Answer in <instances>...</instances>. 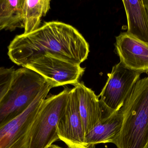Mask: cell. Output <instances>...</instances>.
Listing matches in <instances>:
<instances>
[{
  "label": "cell",
  "instance_id": "cell-1",
  "mask_svg": "<svg viewBox=\"0 0 148 148\" xmlns=\"http://www.w3.org/2000/svg\"><path fill=\"white\" fill-rule=\"evenodd\" d=\"M89 46L75 28L58 21L46 22L28 34L16 36L8 47V55L15 64L24 67L44 54L80 65L88 58Z\"/></svg>",
  "mask_w": 148,
  "mask_h": 148
},
{
  "label": "cell",
  "instance_id": "cell-2",
  "mask_svg": "<svg viewBox=\"0 0 148 148\" xmlns=\"http://www.w3.org/2000/svg\"><path fill=\"white\" fill-rule=\"evenodd\" d=\"M120 110L121 129L112 143L116 148H148V76L137 82Z\"/></svg>",
  "mask_w": 148,
  "mask_h": 148
},
{
  "label": "cell",
  "instance_id": "cell-3",
  "mask_svg": "<svg viewBox=\"0 0 148 148\" xmlns=\"http://www.w3.org/2000/svg\"><path fill=\"white\" fill-rule=\"evenodd\" d=\"M49 83L32 70H15L11 86L0 105V127L22 114Z\"/></svg>",
  "mask_w": 148,
  "mask_h": 148
},
{
  "label": "cell",
  "instance_id": "cell-4",
  "mask_svg": "<svg viewBox=\"0 0 148 148\" xmlns=\"http://www.w3.org/2000/svg\"><path fill=\"white\" fill-rule=\"evenodd\" d=\"M71 89L45 99L33 123L29 148H48L59 140L57 127L65 109Z\"/></svg>",
  "mask_w": 148,
  "mask_h": 148
},
{
  "label": "cell",
  "instance_id": "cell-5",
  "mask_svg": "<svg viewBox=\"0 0 148 148\" xmlns=\"http://www.w3.org/2000/svg\"><path fill=\"white\" fill-rule=\"evenodd\" d=\"M141 74L127 68L121 62L113 67L108 74L106 84L98 97L103 111V118L108 117L122 107L140 79Z\"/></svg>",
  "mask_w": 148,
  "mask_h": 148
},
{
  "label": "cell",
  "instance_id": "cell-6",
  "mask_svg": "<svg viewBox=\"0 0 148 148\" xmlns=\"http://www.w3.org/2000/svg\"><path fill=\"white\" fill-rule=\"evenodd\" d=\"M53 88L48 83L22 114L0 127V148H29L33 123L42 103Z\"/></svg>",
  "mask_w": 148,
  "mask_h": 148
},
{
  "label": "cell",
  "instance_id": "cell-7",
  "mask_svg": "<svg viewBox=\"0 0 148 148\" xmlns=\"http://www.w3.org/2000/svg\"><path fill=\"white\" fill-rule=\"evenodd\" d=\"M24 67L32 70L44 77L54 87L67 84L75 85L84 72L80 65L44 54L29 62Z\"/></svg>",
  "mask_w": 148,
  "mask_h": 148
},
{
  "label": "cell",
  "instance_id": "cell-8",
  "mask_svg": "<svg viewBox=\"0 0 148 148\" xmlns=\"http://www.w3.org/2000/svg\"><path fill=\"white\" fill-rule=\"evenodd\" d=\"M57 131L59 140L63 142L69 148H87L85 143V132L74 88L69 92Z\"/></svg>",
  "mask_w": 148,
  "mask_h": 148
},
{
  "label": "cell",
  "instance_id": "cell-9",
  "mask_svg": "<svg viewBox=\"0 0 148 148\" xmlns=\"http://www.w3.org/2000/svg\"><path fill=\"white\" fill-rule=\"evenodd\" d=\"M116 51L124 67L140 74L148 73V43L127 32L116 37Z\"/></svg>",
  "mask_w": 148,
  "mask_h": 148
},
{
  "label": "cell",
  "instance_id": "cell-10",
  "mask_svg": "<svg viewBox=\"0 0 148 148\" xmlns=\"http://www.w3.org/2000/svg\"><path fill=\"white\" fill-rule=\"evenodd\" d=\"M77 99L79 114L85 136L103 118V111L98 96L83 83L74 85Z\"/></svg>",
  "mask_w": 148,
  "mask_h": 148
},
{
  "label": "cell",
  "instance_id": "cell-11",
  "mask_svg": "<svg viewBox=\"0 0 148 148\" xmlns=\"http://www.w3.org/2000/svg\"><path fill=\"white\" fill-rule=\"evenodd\" d=\"M123 115L121 110L103 118L85 137L87 148H95L97 144L112 143L121 131Z\"/></svg>",
  "mask_w": 148,
  "mask_h": 148
},
{
  "label": "cell",
  "instance_id": "cell-12",
  "mask_svg": "<svg viewBox=\"0 0 148 148\" xmlns=\"http://www.w3.org/2000/svg\"><path fill=\"white\" fill-rule=\"evenodd\" d=\"M130 34L148 43V14L143 0L123 1Z\"/></svg>",
  "mask_w": 148,
  "mask_h": 148
},
{
  "label": "cell",
  "instance_id": "cell-13",
  "mask_svg": "<svg viewBox=\"0 0 148 148\" xmlns=\"http://www.w3.org/2000/svg\"><path fill=\"white\" fill-rule=\"evenodd\" d=\"M50 8L49 0H23V16L24 34L32 33L40 28L42 17Z\"/></svg>",
  "mask_w": 148,
  "mask_h": 148
},
{
  "label": "cell",
  "instance_id": "cell-14",
  "mask_svg": "<svg viewBox=\"0 0 148 148\" xmlns=\"http://www.w3.org/2000/svg\"><path fill=\"white\" fill-rule=\"evenodd\" d=\"M23 0H0V31L24 28Z\"/></svg>",
  "mask_w": 148,
  "mask_h": 148
},
{
  "label": "cell",
  "instance_id": "cell-15",
  "mask_svg": "<svg viewBox=\"0 0 148 148\" xmlns=\"http://www.w3.org/2000/svg\"><path fill=\"white\" fill-rule=\"evenodd\" d=\"M15 70L13 67H0V105L11 86Z\"/></svg>",
  "mask_w": 148,
  "mask_h": 148
},
{
  "label": "cell",
  "instance_id": "cell-16",
  "mask_svg": "<svg viewBox=\"0 0 148 148\" xmlns=\"http://www.w3.org/2000/svg\"><path fill=\"white\" fill-rule=\"evenodd\" d=\"M143 5L146 8L148 14V0H143Z\"/></svg>",
  "mask_w": 148,
  "mask_h": 148
},
{
  "label": "cell",
  "instance_id": "cell-17",
  "mask_svg": "<svg viewBox=\"0 0 148 148\" xmlns=\"http://www.w3.org/2000/svg\"><path fill=\"white\" fill-rule=\"evenodd\" d=\"M48 148H63L62 147H59V146H57V145H54V144H53V145L50 146V147H49Z\"/></svg>",
  "mask_w": 148,
  "mask_h": 148
},
{
  "label": "cell",
  "instance_id": "cell-18",
  "mask_svg": "<svg viewBox=\"0 0 148 148\" xmlns=\"http://www.w3.org/2000/svg\"></svg>",
  "mask_w": 148,
  "mask_h": 148
}]
</instances>
